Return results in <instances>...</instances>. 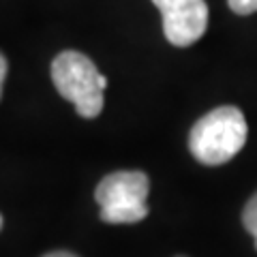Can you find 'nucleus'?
Returning <instances> with one entry per match:
<instances>
[{
	"label": "nucleus",
	"mask_w": 257,
	"mask_h": 257,
	"mask_svg": "<svg viewBox=\"0 0 257 257\" xmlns=\"http://www.w3.org/2000/svg\"><path fill=\"white\" fill-rule=\"evenodd\" d=\"M163 18L165 39L176 47H189L208 28L206 0H152Z\"/></svg>",
	"instance_id": "obj_4"
},
{
	"label": "nucleus",
	"mask_w": 257,
	"mask_h": 257,
	"mask_svg": "<svg viewBox=\"0 0 257 257\" xmlns=\"http://www.w3.org/2000/svg\"><path fill=\"white\" fill-rule=\"evenodd\" d=\"M227 5L236 15H251L257 11V0H227Z\"/></svg>",
	"instance_id": "obj_6"
},
{
	"label": "nucleus",
	"mask_w": 257,
	"mask_h": 257,
	"mask_svg": "<svg viewBox=\"0 0 257 257\" xmlns=\"http://www.w3.org/2000/svg\"><path fill=\"white\" fill-rule=\"evenodd\" d=\"M52 82L56 90L71 101L82 118H96L103 111V90L107 77L99 73L86 54L67 50L52 62Z\"/></svg>",
	"instance_id": "obj_2"
},
{
	"label": "nucleus",
	"mask_w": 257,
	"mask_h": 257,
	"mask_svg": "<svg viewBox=\"0 0 257 257\" xmlns=\"http://www.w3.org/2000/svg\"><path fill=\"white\" fill-rule=\"evenodd\" d=\"M7 71H9V64H7V58L0 54V96H3V86H5V77Z\"/></svg>",
	"instance_id": "obj_7"
},
{
	"label": "nucleus",
	"mask_w": 257,
	"mask_h": 257,
	"mask_svg": "<svg viewBox=\"0 0 257 257\" xmlns=\"http://www.w3.org/2000/svg\"><path fill=\"white\" fill-rule=\"evenodd\" d=\"M0 229H3V216H0Z\"/></svg>",
	"instance_id": "obj_9"
},
{
	"label": "nucleus",
	"mask_w": 257,
	"mask_h": 257,
	"mask_svg": "<svg viewBox=\"0 0 257 257\" xmlns=\"http://www.w3.org/2000/svg\"><path fill=\"white\" fill-rule=\"evenodd\" d=\"M242 223L246 231L255 238V248H257V193L248 199L246 206H244V212H242Z\"/></svg>",
	"instance_id": "obj_5"
},
{
	"label": "nucleus",
	"mask_w": 257,
	"mask_h": 257,
	"mask_svg": "<svg viewBox=\"0 0 257 257\" xmlns=\"http://www.w3.org/2000/svg\"><path fill=\"white\" fill-rule=\"evenodd\" d=\"M248 126L244 114L234 105H223L202 116L191 128V155L204 165H223L246 144Z\"/></svg>",
	"instance_id": "obj_1"
},
{
	"label": "nucleus",
	"mask_w": 257,
	"mask_h": 257,
	"mask_svg": "<svg viewBox=\"0 0 257 257\" xmlns=\"http://www.w3.org/2000/svg\"><path fill=\"white\" fill-rule=\"evenodd\" d=\"M150 180L144 172H114L94 189V199L101 206V221L122 225L140 223L148 216Z\"/></svg>",
	"instance_id": "obj_3"
},
{
	"label": "nucleus",
	"mask_w": 257,
	"mask_h": 257,
	"mask_svg": "<svg viewBox=\"0 0 257 257\" xmlns=\"http://www.w3.org/2000/svg\"><path fill=\"white\" fill-rule=\"evenodd\" d=\"M43 257H77V255L69 253V251H54V253H47V255H43Z\"/></svg>",
	"instance_id": "obj_8"
}]
</instances>
